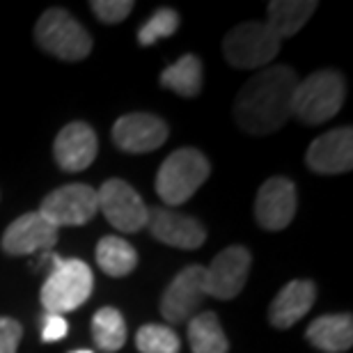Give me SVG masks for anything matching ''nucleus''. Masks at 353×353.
Segmentation results:
<instances>
[{
    "instance_id": "1",
    "label": "nucleus",
    "mask_w": 353,
    "mask_h": 353,
    "mask_svg": "<svg viewBox=\"0 0 353 353\" xmlns=\"http://www.w3.org/2000/svg\"><path fill=\"white\" fill-rule=\"evenodd\" d=\"M299 76L289 67H268L255 74L239 92L234 119L252 136L278 131L292 115V97Z\"/></svg>"
},
{
    "instance_id": "2",
    "label": "nucleus",
    "mask_w": 353,
    "mask_h": 353,
    "mask_svg": "<svg viewBox=\"0 0 353 353\" xmlns=\"http://www.w3.org/2000/svg\"><path fill=\"white\" fill-rule=\"evenodd\" d=\"M344 97H347L344 76L335 69H321L305 81H299L292 97V115L307 126L323 124L340 112Z\"/></svg>"
},
{
    "instance_id": "3",
    "label": "nucleus",
    "mask_w": 353,
    "mask_h": 353,
    "mask_svg": "<svg viewBox=\"0 0 353 353\" xmlns=\"http://www.w3.org/2000/svg\"><path fill=\"white\" fill-rule=\"evenodd\" d=\"M53 271L41 287V305L46 314L65 316L72 310H79L90 299L94 287L92 268L81 259H62L51 255Z\"/></svg>"
},
{
    "instance_id": "4",
    "label": "nucleus",
    "mask_w": 353,
    "mask_h": 353,
    "mask_svg": "<svg viewBox=\"0 0 353 353\" xmlns=\"http://www.w3.org/2000/svg\"><path fill=\"white\" fill-rule=\"evenodd\" d=\"M211 165L202 152L193 147H183L168 157L159 168L157 174V193L161 200L170 207L188 202L197 188L209 179Z\"/></svg>"
},
{
    "instance_id": "5",
    "label": "nucleus",
    "mask_w": 353,
    "mask_h": 353,
    "mask_svg": "<svg viewBox=\"0 0 353 353\" xmlns=\"http://www.w3.org/2000/svg\"><path fill=\"white\" fill-rule=\"evenodd\" d=\"M34 39L46 53L55 55L60 60H83L92 53L90 32L76 21L72 14L53 7L41 14L34 28Z\"/></svg>"
},
{
    "instance_id": "6",
    "label": "nucleus",
    "mask_w": 353,
    "mask_h": 353,
    "mask_svg": "<svg viewBox=\"0 0 353 353\" xmlns=\"http://www.w3.org/2000/svg\"><path fill=\"white\" fill-rule=\"evenodd\" d=\"M280 51V39L271 28L259 21L236 26L223 41L225 60L236 69H257L268 65Z\"/></svg>"
},
{
    "instance_id": "7",
    "label": "nucleus",
    "mask_w": 353,
    "mask_h": 353,
    "mask_svg": "<svg viewBox=\"0 0 353 353\" xmlns=\"http://www.w3.org/2000/svg\"><path fill=\"white\" fill-rule=\"evenodd\" d=\"M97 190L88 183H67V186L55 188L44 197L39 207V214L58 230L85 225L97 216Z\"/></svg>"
},
{
    "instance_id": "8",
    "label": "nucleus",
    "mask_w": 353,
    "mask_h": 353,
    "mask_svg": "<svg viewBox=\"0 0 353 353\" xmlns=\"http://www.w3.org/2000/svg\"><path fill=\"white\" fill-rule=\"evenodd\" d=\"M97 200L99 211L115 230L133 234V232L147 228V207L131 183L122 179H108L97 190Z\"/></svg>"
},
{
    "instance_id": "9",
    "label": "nucleus",
    "mask_w": 353,
    "mask_h": 353,
    "mask_svg": "<svg viewBox=\"0 0 353 353\" xmlns=\"http://www.w3.org/2000/svg\"><path fill=\"white\" fill-rule=\"evenodd\" d=\"M252 266V257L243 245H228L214 257V262L204 266V289L207 296L221 301H232L245 287Z\"/></svg>"
},
{
    "instance_id": "10",
    "label": "nucleus",
    "mask_w": 353,
    "mask_h": 353,
    "mask_svg": "<svg viewBox=\"0 0 353 353\" xmlns=\"http://www.w3.org/2000/svg\"><path fill=\"white\" fill-rule=\"evenodd\" d=\"M207 289H204V266L190 264L172 278L161 296V314L165 321L181 323L190 321L202 305Z\"/></svg>"
},
{
    "instance_id": "11",
    "label": "nucleus",
    "mask_w": 353,
    "mask_h": 353,
    "mask_svg": "<svg viewBox=\"0 0 353 353\" xmlns=\"http://www.w3.org/2000/svg\"><path fill=\"white\" fill-rule=\"evenodd\" d=\"M112 140L126 154H147L168 140V124L152 112H131L115 122Z\"/></svg>"
},
{
    "instance_id": "12",
    "label": "nucleus",
    "mask_w": 353,
    "mask_h": 353,
    "mask_svg": "<svg viewBox=\"0 0 353 353\" xmlns=\"http://www.w3.org/2000/svg\"><path fill=\"white\" fill-rule=\"evenodd\" d=\"M296 216V186L285 176H271L259 188L255 200V218L268 232L289 228Z\"/></svg>"
},
{
    "instance_id": "13",
    "label": "nucleus",
    "mask_w": 353,
    "mask_h": 353,
    "mask_svg": "<svg viewBox=\"0 0 353 353\" xmlns=\"http://www.w3.org/2000/svg\"><path fill=\"white\" fill-rule=\"evenodd\" d=\"M147 228L161 243L181 250H195L207 241V230L202 223L172 209H147Z\"/></svg>"
},
{
    "instance_id": "14",
    "label": "nucleus",
    "mask_w": 353,
    "mask_h": 353,
    "mask_svg": "<svg viewBox=\"0 0 353 353\" xmlns=\"http://www.w3.org/2000/svg\"><path fill=\"white\" fill-rule=\"evenodd\" d=\"M58 243V228H53L39 211H30L14 221L3 234L7 255H32L34 250H48Z\"/></svg>"
},
{
    "instance_id": "15",
    "label": "nucleus",
    "mask_w": 353,
    "mask_h": 353,
    "mask_svg": "<svg viewBox=\"0 0 353 353\" xmlns=\"http://www.w3.org/2000/svg\"><path fill=\"white\" fill-rule=\"evenodd\" d=\"M305 163L316 174H340L353 168V131L351 126L323 133L310 145Z\"/></svg>"
},
{
    "instance_id": "16",
    "label": "nucleus",
    "mask_w": 353,
    "mask_h": 353,
    "mask_svg": "<svg viewBox=\"0 0 353 353\" xmlns=\"http://www.w3.org/2000/svg\"><path fill=\"white\" fill-rule=\"evenodd\" d=\"M99 140L92 126L85 122H72L58 133L53 145V157L65 172H81L94 163Z\"/></svg>"
},
{
    "instance_id": "17",
    "label": "nucleus",
    "mask_w": 353,
    "mask_h": 353,
    "mask_svg": "<svg viewBox=\"0 0 353 353\" xmlns=\"http://www.w3.org/2000/svg\"><path fill=\"white\" fill-rule=\"evenodd\" d=\"M316 301V287L312 280H294L285 285L268 307V321L275 328L296 326Z\"/></svg>"
},
{
    "instance_id": "18",
    "label": "nucleus",
    "mask_w": 353,
    "mask_h": 353,
    "mask_svg": "<svg viewBox=\"0 0 353 353\" xmlns=\"http://www.w3.org/2000/svg\"><path fill=\"white\" fill-rule=\"evenodd\" d=\"M307 342L314 349L326 353H342L353 344V316L351 314H326L314 319L305 330Z\"/></svg>"
},
{
    "instance_id": "19",
    "label": "nucleus",
    "mask_w": 353,
    "mask_h": 353,
    "mask_svg": "<svg viewBox=\"0 0 353 353\" xmlns=\"http://www.w3.org/2000/svg\"><path fill=\"white\" fill-rule=\"evenodd\" d=\"M314 0H273L268 3V28L282 37H292L307 23L316 10Z\"/></svg>"
},
{
    "instance_id": "20",
    "label": "nucleus",
    "mask_w": 353,
    "mask_h": 353,
    "mask_svg": "<svg viewBox=\"0 0 353 353\" xmlns=\"http://www.w3.org/2000/svg\"><path fill=\"white\" fill-rule=\"evenodd\" d=\"M188 342L193 353H228L230 342L216 312L195 314L188 321Z\"/></svg>"
},
{
    "instance_id": "21",
    "label": "nucleus",
    "mask_w": 353,
    "mask_h": 353,
    "mask_svg": "<svg viewBox=\"0 0 353 353\" xmlns=\"http://www.w3.org/2000/svg\"><path fill=\"white\" fill-rule=\"evenodd\" d=\"M159 81H161V85L172 90L174 94L193 99L200 94V90H202V62L193 53L181 55L174 65H170L161 74Z\"/></svg>"
},
{
    "instance_id": "22",
    "label": "nucleus",
    "mask_w": 353,
    "mask_h": 353,
    "mask_svg": "<svg viewBox=\"0 0 353 353\" xmlns=\"http://www.w3.org/2000/svg\"><path fill=\"white\" fill-rule=\"evenodd\" d=\"M97 264L112 278H124L138 266V252L122 236H103L97 245Z\"/></svg>"
},
{
    "instance_id": "23",
    "label": "nucleus",
    "mask_w": 353,
    "mask_h": 353,
    "mask_svg": "<svg viewBox=\"0 0 353 353\" xmlns=\"http://www.w3.org/2000/svg\"><path fill=\"white\" fill-rule=\"evenodd\" d=\"M92 335L97 347L105 353H115L126 342V323L124 316L115 307H101L92 316Z\"/></svg>"
},
{
    "instance_id": "24",
    "label": "nucleus",
    "mask_w": 353,
    "mask_h": 353,
    "mask_svg": "<svg viewBox=\"0 0 353 353\" xmlns=\"http://www.w3.org/2000/svg\"><path fill=\"white\" fill-rule=\"evenodd\" d=\"M136 347L140 353H179V335L170 326H143L136 335Z\"/></svg>"
},
{
    "instance_id": "25",
    "label": "nucleus",
    "mask_w": 353,
    "mask_h": 353,
    "mask_svg": "<svg viewBox=\"0 0 353 353\" xmlns=\"http://www.w3.org/2000/svg\"><path fill=\"white\" fill-rule=\"evenodd\" d=\"M176 28H179V14L170 10V7H163V10L154 12L150 21H145V23L140 26L138 41L143 46H152V44H157L159 39L174 34Z\"/></svg>"
},
{
    "instance_id": "26",
    "label": "nucleus",
    "mask_w": 353,
    "mask_h": 353,
    "mask_svg": "<svg viewBox=\"0 0 353 353\" xmlns=\"http://www.w3.org/2000/svg\"><path fill=\"white\" fill-rule=\"evenodd\" d=\"M90 7L103 23H119L131 14L133 0H94Z\"/></svg>"
},
{
    "instance_id": "27",
    "label": "nucleus",
    "mask_w": 353,
    "mask_h": 353,
    "mask_svg": "<svg viewBox=\"0 0 353 353\" xmlns=\"http://www.w3.org/2000/svg\"><path fill=\"white\" fill-rule=\"evenodd\" d=\"M23 328L10 316H0V353H17Z\"/></svg>"
},
{
    "instance_id": "28",
    "label": "nucleus",
    "mask_w": 353,
    "mask_h": 353,
    "mask_svg": "<svg viewBox=\"0 0 353 353\" xmlns=\"http://www.w3.org/2000/svg\"><path fill=\"white\" fill-rule=\"evenodd\" d=\"M69 333V323L60 314H46L41 321V342H58Z\"/></svg>"
},
{
    "instance_id": "29",
    "label": "nucleus",
    "mask_w": 353,
    "mask_h": 353,
    "mask_svg": "<svg viewBox=\"0 0 353 353\" xmlns=\"http://www.w3.org/2000/svg\"><path fill=\"white\" fill-rule=\"evenodd\" d=\"M72 353H92V351H88V349H79V351H72Z\"/></svg>"
}]
</instances>
